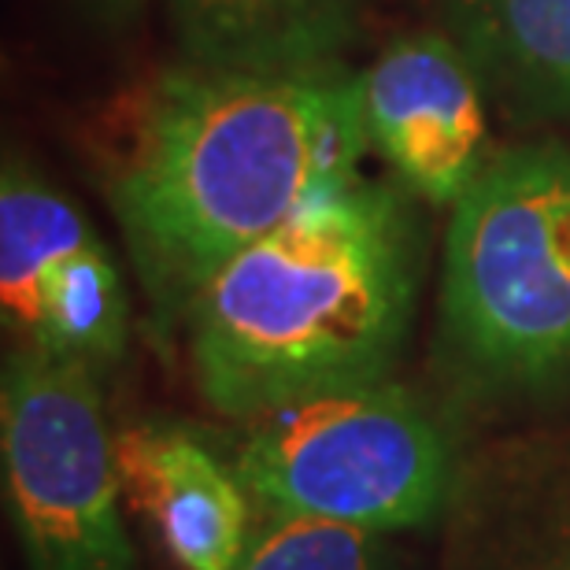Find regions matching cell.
<instances>
[{
  "instance_id": "obj_1",
  "label": "cell",
  "mask_w": 570,
  "mask_h": 570,
  "mask_svg": "<svg viewBox=\"0 0 570 570\" xmlns=\"http://www.w3.org/2000/svg\"><path fill=\"white\" fill-rule=\"evenodd\" d=\"M371 148L363 75L345 63L301 71H212L181 63L141 100L108 200L159 330L237 253L307 200L360 181Z\"/></svg>"
},
{
  "instance_id": "obj_2",
  "label": "cell",
  "mask_w": 570,
  "mask_h": 570,
  "mask_svg": "<svg viewBox=\"0 0 570 570\" xmlns=\"http://www.w3.org/2000/svg\"><path fill=\"white\" fill-rule=\"evenodd\" d=\"M423 234L393 181L326 189L237 253L186 315L189 367L215 415L253 423L385 382L412 330Z\"/></svg>"
},
{
  "instance_id": "obj_3",
  "label": "cell",
  "mask_w": 570,
  "mask_h": 570,
  "mask_svg": "<svg viewBox=\"0 0 570 570\" xmlns=\"http://www.w3.org/2000/svg\"><path fill=\"white\" fill-rule=\"evenodd\" d=\"M438 360L478 404H530L570 390V141L493 153L452 204Z\"/></svg>"
},
{
  "instance_id": "obj_4",
  "label": "cell",
  "mask_w": 570,
  "mask_h": 570,
  "mask_svg": "<svg viewBox=\"0 0 570 570\" xmlns=\"http://www.w3.org/2000/svg\"><path fill=\"white\" fill-rule=\"evenodd\" d=\"M230 463L259 511L371 533L426 527L455 489L449 430L390 379L253 419Z\"/></svg>"
},
{
  "instance_id": "obj_5",
  "label": "cell",
  "mask_w": 570,
  "mask_h": 570,
  "mask_svg": "<svg viewBox=\"0 0 570 570\" xmlns=\"http://www.w3.org/2000/svg\"><path fill=\"white\" fill-rule=\"evenodd\" d=\"M0 460L27 570H138L94 367L27 345L8 352Z\"/></svg>"
},
{
  "instance_id": "obj_6",
  "label": "cell",
  "mask_w": 570,
  "mask_h": 570,
  "mask_svg": "<svg viewBox=\"0 0 570 570\" xmlns=\"http://www.w3.org/2000/svg\"><path fill=\"white\" fill-rule=\"evenodd\" d=\"M485 82L444 30L396 38L363 71V122L412 197L452 208L489 164Z\"/></svg>"
},
{
  "instance_id": "obj_7",
  "label": "cell",
  "mask_w": 570,
  "mask_h": 570,
  "mask_svg": "<svg viewBox=\"0 0 570 570\" xmlns=\"http://www.w3.org/2000/svg\"><path fill=\"white\" fill-rule=\"evenodd\" d=\"M116 466L122 493L181 570L237 567L256 522L234 463L186 426L145 423L116 433Z\"/></svg>"
},
{
  "instance_id": "obj_8",
  "label": "cell",
  "mask_w": 570,
  "mask_h": 570,
  "mask_svg": "<svg viewBox=\"0 0 570 570\" xmlns=\"http://www.w3.org/2000/svg\"><path fill=\"white\" fill-rule=\"evenodd\" d=\"M181 60L212 71H301L337 63L360 0H167Z\"/></svg>"
},
{
  "instance_id": "obj_9",
  "label": "cell",
  "mask_w": 570,
  "mask_h": 570,
  "mask_svg": "<svg viewBox=\"0 0 570 570\" xmlns=\"http://www.w3.org/2000/svg\"><path fill=\"white\" fill-rule=\"evenodd\" d=\"M441 19L508 111L570 127V0H441Z\"/></svg>"
},
{
  "instance_id": "obj_10",
  "label": "cell",
  "mask_w": 570,
  "mask_h": 570,
  "mask_svg": "<svg viewBox=\"0 0 570 570\" xmlns=\"http://www.w3.org/2000/svg\"><path fill=\"white\" fill-rule=\"evenodd\" d=\"M94 242L86 215L41 181L27 164L8 159L0 181V312L19 345H33L41 296L52 271Z\"/></svg>"
},
{
  "instance_id": "obj_11",
  "label": "cell",
  "mask_w": 570,
  "mask_h": 570,
  "mask_svg": "<svg viewBox=\"0 0 570 570\" xmlns=\"http://www.w3.org/2000/svg\"><path fill=\"white\" fill-rule=\"evenodd\" d=\"M130 334V301L122 289L119 267L105 245L89 242L71 259L52 271L41 296L38 337L27 348H41L49 356L100 367L116 363L127 348Z\"/></svg>"
},
{
  "instance_id": "obj_12",
  "label": "cell",
  "mask_w": 570,
  "mask_h": 570,
  "mask_svg": "<svg viewBox=\"0 0 570 570\" xmlns=\"http://www.w3.org/2000/svg\"><path fill=\"white\" fill-rule=\"evenodd\" d=\"M234 570H390V549L371 530L259 511Z\"/></svg>"
},
{
  "instance_id": "obj_13",
  "label": "cell",
  "mask_w": 570,
  "mask_h": 570,
  "mask_svg": "<svg viewBox=\"0 0 570 570\" xmlns=\"http://www.w3.org/2000/svg\"><path fill=\"white\" fill-rule=\"evenodd\" d=\"M515 570H570V500L563 504L552 530L527 552V560Z\"/></svg>"
},
{
  "instance_id": "obj_14",
  "label": "cell",
  "mask_w": 570,
  "mask_h": 570,
  "mask_svg": "<svg viewBox=\"0 0 570 570\" xmlns=\"http://www.w3.org/2000/svg\"><path fill=\"white\" fill-rule=\"evenodd\" d=\"M100 8L108 11V16H130V11H138L141 0H97Z\"/></svg>"
}]
</instances>
